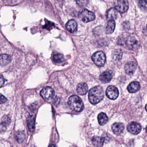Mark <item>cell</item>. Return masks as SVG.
Wrapping results in <instances>:
<instances>
[{
  "mask_svg": "<svg viewBox=\"0 0 147 147\" xmlns=\"http://www.w3.org/2000/svg\"><path fill=\"white\" fill-rule=\"evenodd\" d=\"M104 94V90L101 87L99 86L94 87L89 91L88 94L89 101L93 105H96L103 100Z\"/></svg>",
  "mask_w": 147,
  "mask_h": 147,
  "instance_id": "obj_1",
  "label": "cell"
},
{
  "mask_svg": "<svg viewBox=\"0 0 147 147\" xmlns=\"http://www.w3.org/2000/svg\"><path fill=\"white\" fill-rule=\"evenodd\" d=\"M68 104L72 111L77 112L82 111L84 109V104L82 100L77 95L71 96L69 98Z\"/></svg>",
  "mask_w": 147,
  "mask_h": 147,
  "instance_id": "obj_2",
  "label": "cell"
},
{
  "mask_svg": "<svg viewBox=\"0 0 147 147\" xmlns=\"http://www.w3.org/2000/svg\"><path fill=\"white\" fill-rule=\"evenodd\" d=\"M78 17L81 20L86 23L93 21L95 19L94 13L86 9L81 10L79 12Z\"/></svg>",
  "mask_w": 147,
  "mask_h": 147,
  "instance_id": "obj_3",
  "label": "cell"
},
{
  "mask_svg": "<svg viewBox=\"0 0 147 147\" xmlns=\"http://www.w3.org/2000/svg\"><path fill=\"white\" fill-rule=\"evenodd\" d=\"M92 59L97 66L102 67L104 66L106 61L105 53L101 51L95 52L92 56Z\"/></svg>",
  "mask_w": 147,
  "mask_h": 147,
  "instance_id": "obj_4",
  "label": "cell"
},
{
  "mask_svg": "<svg viewBox=\"0 0 147 147\" xmlns=\"http://www.w3.org/2000/svg\"><path fill=\"white\" fill-rule=\"evenodd\" d=\"M114 5L116 10L120 13L125 12L129 6L127 0H115Z\"/></svg>",
  "mask_w": 147,
  "mask_h": 147,
  "instance_id": "obj_5",
  "label": "cell"
},
{
  "mask_svg": "<svg viewBox=\"0 0 147 147\" xmlns=\"http://www.w3.org/2000/svg\"><path fill=\"white\" fill-rule=\"evenodd\" d=\"M40 94L45 100H49L54 97L55 92L52 88L49 86L46 87L41 91Z\"/></svg>",
  "mask_w": 147,
  "mask_h": 147,
  "instance_id": "obj_6",
  "label": "cell"
},
{
  "mask_svg": "<svg viewBox=\"0 0 147 147\" xmlns=\"http://www.w3.org/2000/svg\"><path fill=\"white\" fill-rule=\"evenodd\" d=\"M107 96L111 100H115L118 97L119 92L117 88L113 86L108 87L106 92Z\"/></svg>",
  "mask_w": 147,
  "mask_h": 147,
  "instance_id": "obj_7",
  "label": "cell"
},
{
  "mask_svg": "<svg viewBox=\"0 0 147 147\" xmlns=\"http://www.w3.org/2000/svg\"><path fill=\"white\" fill-rule=\"evenodd\" d=\"M141 129L142 127L141 125L136 122H131L127 126V130L128 131L133 135H137L140 133Z\"/></svg>",
  "mask_w": 147,
  "mask_h": 147,
  "instance_id": "obj_8",
  "label": "cell"
},
{
  "mask_svg": "<svg viewBox=\"0 0 147 147\" xmlns=\"http://www.w3.org/2000/svg\"><path fill=\"white\" fill-rule=\"evenodd\" d=\"M136 68V63L135 62H128L125 66V71L127 75H131L135 73Z\"/></svg>",
  "mask_w": 147,
  "mask_h": 147,
  "instance_id": "obj_9",
  "label": "cell"
},
{
  "mask_svg": "<svg viewBox=\"0 0 147 147\" xmlns=\"http://www.w3.org/2000/svg\"><path fill=\"white\" fill-rule=\"evenodd\" d=\"M113 78V73L112 71H106L102 73L100 76V80L103 83L109 82Z\"/></svg>",
  "mask_w": 147,
  "mask_h": 147,
  "instance_id": "obj_10",
  "label": "cell"
},
{
  "mask_svg": "<svg viewBox=\"0 0 147 147\" xmlns=\"http://www.w3.org/2000/svg\"><path fill=\"white\" fill-rule=\"evenodd\" d=\"M112 129L114 134L119 135L122 134L124 129V125L122 123H115L112 126Z\"/></svg>",
  "mask_w": 147,
  "mask_h": 147,
  "instance_id": "obj_11",
  "label": "cell"
},
{
  "mask_svg": "<svg viewBox=\"0 0 147 147\" xmlns=\"http://www.w3.org/2000/svg\"><path fill=\"white\" fill-rule=\"evenodd\" d=\"M66 28L69 32L74 33L77 30V24L74 20H69L66 24Z\"/></svg>",
  "mask_w": 147,
  "mask_h": 147,
  "instance_id": "obj_12",
  "label": "cell"
},
{
  "mask_svg": "<svg viewBox=\"0 0 147 147\" xmlns=\"http://www.w3.org/2000/svg\"><path fill=\"white\" fill-rule=\"evenodd\" d=\"M76 90L77 92L80 95H85L88 92V87L86 83L85 82H81L77 86Z\"/></svg>",
  "mask_w": 147,
  "mask_h": 147,
  "instance_id": "obj_13",
  "label": "cell"
},
{
  "mask_svg": "<svg viewBox=\"0 0 147 147\" xmlns=\"http://www.w3.org/2000/svg\"><path fill=\"white\" fill-rule=\"evenodd\" d=\"M115 26L116 24L114 20H109L106 26L105 32L106 34L110 35L113 33L115 30Z\"/></svg>",
  "mask_w": 147,
  "mask_h": 147,
  "instance_id": "obj_14",
  "label": "cell"
},
{
  "mask_svg": "<svg viewBox=\"0 0 147 147\" xmlns=\"http://www.w3.org/2000/svg\"><path fill=\"white\" fill-rule=\"evenodd\" d=\"M125 44L127 47L130 49H133L137 45L138 41L133 36H129L126 38Z\"/></svg>",
  "mask_w": 147,
  "mask_h": 147,
  "instance_id": "obj_15",
  "label": "cell"
},
{
  "mask_svg": "<svg viewBox=\"0 0 147 147\" xmlns=\"http://www.w3.org/2000/svg\"><path fill=\"white\" fill-rule=\"evenodd\" d=\"M140 85L138 82H132L127 87L129 92L133 93L138 92L140 89Z\"/></svg>",
  "mask_w": 147,
  "mask_h": 147,
  "instance_id": "obj_16",
  "label": "cell"
},
{
  "mask_svg": "<svg viewBox=\"0 0 147 147\" xmlns=\"http://www.w3.org/2000/svg\"><path fill=\"white\" fill-rule=\"evenodd\" d=\"M11 60V58L9 55L6 54L0 55V65L1 66H7L10 63Z\"/></svg>",
  "mask_w": 147,
  "mask_h": 147,
  "instance_id": "obj_17",
  "label": "cell"
},
{
  "mask_svg": "<svg viewBox=\"0 0 147 147\" xmlns=\"http://www.w3.org/2000/svg\"><path fill=\"white\" fill-rule=\"evenodd\" d=\"M11 119L7 116H5L2 118L1 123L0 124V131H5L6 129L7 126L11 123Z\"/></svg>",
  "mask_w": 147,
  "mask_h": 147,
  "instance_id": "obj_18",
  "label": "cell"
},
{
  "mask_svg": "<svg viewBox=\"0 0 147 147\" xmlns=\"http://www.w3.org/2000/svg\"><path fill=\"white\" fill-rule=\"evenodd\" d=\"M117 11L115 8H111L109 9L106 13L107 19L108 20H114L117 19Z\"/></svg>",
  "mask_w": 147,
  "mask_h": 147,
  "instance_id": "obj_19",
  "label": "cell"
},
{
  "mask_svg": "<svg viewBox=\"0 0 147 147\" xmlns=\"http://www.w3.org/2000/svg\"><path fill=\"white\" fill-rule=\"evenodd\" d=\"M105 142V138L102 137H94L92 139V142L94 146L101 147Z\"/></svg>",
  "mask_w": 147,
  "mask_h": 147,
  "instance_id": "obj_20",
  "label": "cell"
},
{
  "mask_svg": "<svg viewBox=\"0 0 147 147\" xmlns=\"http://www.w3.org/2000/svg\"><path fill=\"white\" fill-rule=\"evenodd\" d=\"M98 119L99 123L101 125L105 124L108 120V117L104 113H100L98 115Z\"/></svg>",
  "mask_w": 147,
  "mask_h": 147,
  "instance_id": "obj_21",
  "label": "cell"
},
{
  "mask_svg": "<svg viewBox=\"0 0 147 147\" xmlns=\"http://www.w3.org/2000/svg\"><path fill=\"white\" fill-rule=\"evenodd\" d=\"M35 117L33 115L30 116L28 119V127L29 130L32 131L34 129L35 125Z\"/></svg>",
  "mask_w": 147,
  "mask_h": 147,
  "instance_id": "obj_22",
  "label": "cell"
},
{
  "mask_svg": "<svg viewBox=\"0 0 147 147\" xmlns=\"http://www.w3.org/2000/svg\"><path fill=\"white\" fill-rule=\"evenodd\" d=\"M123 52L120 49H117L113 52V58L115 61H119L122 58Z\"/></svg>",
  "mask_w": 147,
  "mask_h": 147,
  "instance_id": "obj_23",
  "label": "cell"
},
{
  "mask_svg": "<svg viewBox=\"0 0 147 147\" xmlns=\"http://www.w3.org/2000/svg\"><path fill=\"white\" fill-rule=\"evenodd\" d=\"M15 138L19 143L23 142L25 138V135L23 131H19L15 135Z\"/></svg>",
  "mask_w": 147,
  "mask_h": 147,
  "instance_id": "obj_24",
  "label": "cell"
},
{
  "mask_svg": "<svg viewBox=\"0 0 147 147\" xmlns=\"http://www.w3.org/2000/svg\"><path fill=\"white\" fill-rule=\"evenodd\" d=\"M53 61L55 63H61L64 61V57L62 54H58L54 55L53 57Z\"/></svg>",
  "mask_w": 147,
  "mask_h": 147,
  "instance_id": "obj_25",
  "label": "cell"
},
{
  "mask_svg": "<svg viewBox=\"0 0 147 147\" xmlns=\"http://www.w3.org/2000/svg\"><path fill=\"white\" fill-rule=\"evenodd\" d=\"M89 0H76L77 5L80 7H85L88 4Z\"/></svg>",
  "mask_w": 147,
  "mask_h": 147,
  "instance_id": "obj_26",
  "label": "cell"
},
{
  "mask_svg": "<svg viewBox=\"0 0 147 147\" xmlns=\"http://www.w3.org/2000/svg\"><path fill=\"white\" fill-rule=\"evenodd\" d=\"M138 2V5L142 7L146 8L147 0H137Z\"/></svg>",
  "mask_w": 147,
  "mask_h": 147,
  "instance_id": "obj_27",
  "label": "cell"
},
{
  "mask_svg": "<svg viewBox=\"0 0 147 147\" xmlns=\"http://www.w3.org/2000/svg\"><path fill=\"white\" fill-rule=\"evenodd\" d=\"M7 101V99L4 95L0 94V104H4Z\"/></svg>",
  "mask_w": 147,
  "mask_h": 147,
  "instance_id": "obj_28",
  "label": "cell"
},
{
  "mask_svg": "<svg viewBox=\"0 0 147 147\" xmlns=\"http://www.w3.org/2000/svg\"><path fill=\"white\" fill-rule=\"evenodd\" d=\"M5 83V80L2 75L0 74V88Z\"/></svg>",
  "mask_w": 147,
  "mask_h": 147,
  "instance_id": "obj_29",
  "label": "cell"
}]
</instances>
